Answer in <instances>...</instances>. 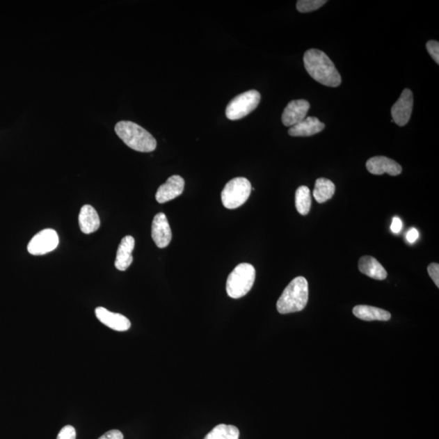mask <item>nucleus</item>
<instances>
[{
	"instance_id": "423d86ee",
	"label": "nucleus",
	"mask_w": 439,
	"mask_h": 439,
	"mask_svg": "<svg viewBox=\"0 0 439 439\" xmlns=\"http://www.w3.org/2000/svg\"><path fill=\"white\" fill-rule=\"evenodd\" d=\"M260 102V94L257 90L246 91L230 101L226 107V118L230 120L242 119L257 109Z\"/></svg>"
},
{
	"instance_id": "2eb2a0df",
	"label": "nucleus",
	"mask_w": 439,
	"mask_h": 439,
	"mask_svg": "<svg viewBox=\"0 0 439 439\" xmlns=\"http://www.w3.org/2000/svg\"><path fill=\"white\" fill-rule=\"evenodd\" d=\"M325 124L314 117H308L301 122L294 125L288 130V134L293 137L312 136L325 129Z\"/></svg>"
},
{
	"instance_id": "b1692460",
	"label": "nucleus",
	"mask_w": 439,
	"mask_h": 439,
	"mask_svg": "<svg viewBox=\"0 0 439 439\" xmlns=\"http://www.w3.org/2000/svg\"><path fill=\"white\" fill-rule=\"evenodd\" d=\"M56 439H76L75 428L72 426L63 427Z\"/></svg>"
},
{
	"instance_id": "aec40b11",
	"label": "nucleus",
	"mask_w": 439,
	"mask_h": 439,
	"mask_svg": "<svg viewBox=\"0 0 439 439\" xmlns=\"http://www.w3.org/2000/svg\"><path fill=\"white\" fill-rule=\"evenodd\" d=\"M239 429L231 424H221L211 429L205 439H239Z\"/></svg>"
},
{
	"instance_id": "9d476101",
	"label": "nucleus",
	"mask_w": 439,
	"mask_h": 439,
	"mask_svg": "<svg viewBox=\"0 0 439 439\" xmlns=\"http://www.w3.org/2000/svg\"><path fill=\"white\" fill-rule=\"evenodd\" d=\"M310 104L305 99L292 100L285 109L282 120L285 127H292L306 118Z\"/></svg>"
},
{
	"instance_id": "9b49d317",
	"label": "nucleus",
	"mask_w": 439,
	"mask_h": 439,
	"mask_svg": "<svg viewBox=\"0 0 439 439\" xmlns=\"http://www.w3.org/2000/svg\"><path fill=\"white\" fill-rule=\"evenodd\" d=\"M185 181L179 175H173L168 178L165 184L158 188L156 199L160 204L176 199L184 191Z\"/></svg>"
},
{
	"instance_id": "1a4fd4ad",
	"label": "nucleus",
	"mask_w": 439,
	"mask_h": 439,
	"mask_svg": "<svg viewBox=\"0 0 439 439\" xmlns=\"http://www.w3.org/2000/svg\"><path fill=\"white\" fill-rule=\"evenodd\" d=\"M152 237L159 248L168 247L172 240V230L163 212H160L154 217L152 225Z\"/></svg>"
},
{
	"instance_id": "bb28decb",
	"label": "nucleus",
	"mask_w": 439,
	"mask_h": 439,
	"mask_svg": "<svg viewBox=\"0 0 439 439\" xmlns=\"http://www.w3.org/2000/svg\"><path fill=\"white\" fill-rule=\"evenodd\" d=\"M403 228V223L402 221L399 218V217H394L392 226H390V229L394 234H399L400 231H401Z\"/></svg>"
},
{
	"instance_id": "6e6552de",
	"label": "nucleus",
	"mask_w": 439,
	"mask_h": 439,
	"mask_svg": "<svg viewBox=\"0 0 439 439\" xmlns=\"http://www.w3.org/2000/svg\"><path fill=\"white\" fill-rule=\"evenodd\" d=\"M413 107V95L412 90L405 89L392 109L393 122L399 127H404L411 118Z\"/></svg>"
},
{
	"instance_id": "cd10ccee",
	"label": "nucleus",
	"mask_w": 439,
	"mask_h": 439,
	"mask_svg": "<svg viewBox=\"0 0 439 439\" xmlns=\"http://www.w3.org/2000/svg\"><path fill=\"white\" fill-rule=\"evenodd\" d=\"M418 231L417 229L412 228L407 234V240L410 244H414L418 239Z\"/></svg>"
},
{
	"instance_id": "6ab92c4d",
	"label": "nucleus",
	"mask_w": 439,
	"mask_h": 439,
	"mask_svg": "<svg viewBox=\"0 0 439 439\" xmlns=\"http://www.w3.org/2000/svg\"><path fill=\"white\" fill-rule=\"evenodd\" d=\"M335 192V185L332 181L327 178H318L315 183L314 191H313V196L315 200L323 204L334 196Z\"/></svg>"
},
{
	"instance_id": "7ed1b4c3",
	"label": "nucleus",
	"mask_w": 439,
	"mask_h": 439,
	"mask_svg": "<svg viewBox=\"0 0 439 439\" xmlns=\"http://www.w3.org/2000/svg\"><path fill=\"white\" fill-rule=\"evenodd\" d=\"M308 301V283L305 278L293 279L280 296L277 310L281 314H288L305 310Z\"/></svg>"
},
{
	"instance_id": "a211bd4d",
	"label": "nucleus",
	"mask_w": 439,
	"mask_h": 439,
	"mask_svg": "<svg viewBox=\"0 0 439 439\" xmlns=\"http://www.w3.org/2000/svg\"><path fill=\"white\" fill-rule=\"evenodd\" d=\"M353 314L360 320L387 321L392 318L388 311L373 306L357 305L353 308Z\"/></svg>"
},
{
	"instance_id": "0eeeda50",
	"label": "nucleus",
	"mask_w": 439,
	"mask_h": 439,
	"mask_svg": "<svg viewBox=\"0 0 439 439\" xmlns=\"http://www.w3.org/2000/svg\"><path fill=\"white\" fill-rule=\"evenodd\" d=\"M59 245V236L52 229L41 230L28 244V252L33 255H42L52 252Z\"/></svg>"
},
{
	"instance_id": "ddd939ff",
	"label": "nucleus",
	"mask_w": 439,
	"mask_h": 439,
	"mask_svg": "<svg viewBox=\"0 0 439 439\" xmlns=\"http://www.w3.org/2000/svg\"><path fill=\"white\" fill-rule=\"evenodd\" d=\"M95 315L101 323L115 331H127L131 326L127 317L110 312L103 307L96 308Z\"/></svg>"
},
{
	"instance_id": "4be33fe9",
	"label": "nucleus",
	"mask_w": 439,
	"mask_h": 439,
	"mask_svg": "<svg viewBox=\"0 0 439 439\" xmlns=\"http://www.w3.org/2000/svg\"><path fill=\"white\" fill-rule=\"evenodd\" d=\"M326 2L325 0H300L297 2L296 7L298 12L306 13L317 10Z\"/></svg>"
},
{
	"instance_id": "39448f33",
	"label": "nucleus",
	"mask_w": 439,
	"mask_h": 439,
	"mask_svg": "<svg viewBox=\"0 0 439 439\" xmlns=\"http://www.w3.org/2000/svg\"><path fill=\"white\" fill-rule=\"evenodd\" d=\"M252 192V185L245 177H235L221 192V201L226 209H235L245 204Z\"/></svg>"
},
{
	"instance_id": "f8f14e48",
	"label": "nucleus",
	"mask_w": 439,
	"mask_h": 439,
	"mask_svg": "<svg viewBox=\"0 0 439 439\" xmlns=\"http://www.w3.org/2000/svg\"><path fill=\"white\" fill-rule=\"evenodd\" d=\"M368 171L374 175H383L388 173L390 176H397L402 173V167L397 162L385 157L370 158L366 163Z\"/></svg>"
},
{
	"instance_id": "dca6fc26",
	"label": "nucleus",
	"mask_w": 439,
	"mask_h": 439,
	"mask_svg": "<svg viewBox=\"0 0 439 439\" xmlns=\"http://www.w3.org/2000/svg\"><path fill=\"white\" fill-rule=\"evenodd\" d=\"M79 223L81 232L89 234L98 230L100 226L99 216L97 211L90 205H84L81 207Z\"/></svg>"
},
{
	"instance_id": "5701e85b",
	"label": "nucleus",
	"mask_w": 439,
	"mask_h": 439,
	"mask_svg": "<svg viewBox=\"0 0 439 439\" xmlns=\"http://www.w3.org/2000/svg\"><path fill=\"white\" fill-rule=\"evenodd\" d=\"M426 49L429 54L431 55L434 60L439 64V43L437 41L431 40L426 43Z\"/></svg>"
},
{
	"instance_id": "f03ea898",
	"label": "nucleus",
	"mask_w": 439,
	"mask_h": 439,
	"mask_svg": "<svg viewBox=\"0 0 439 439\" xmlns=\"http://www.w3.org/2000/svg\"><path fill=\"white\" fill-rule=\"evenodd\" d=\"M115 131L133 150L140 152H152L156 150L157 143L155 138L136 123L122 120L115 125Z\"/></svg>"
},
{
	"instance_id": "f3484780",
	"label": "nucleus",
	"mask_w": 439,
	"mask_h": 439,
	"mask_svg": "<svg viewBox=\"0 0 439 439\" xmlns=\"http://www.w3.org/2000/svg\"><path fill=\"white\" fill-rule=\"evenodd\" d=\"M360 271L371 278L384 280L388 277V273L377 260L369 255L362 257L358 263Z\"/></svg>"
},
{
	"instance_id": "a878e982",
	"label": "nucleus",
	"mask_w": 439,
	"mask_h": 439,
	"mask_svg": "<svg viewBox=\"0 0 439 439\" xmlns=\"http://www.w3.org/2000/svg\"><path fill=\"white\" fill-rule=\"evenodd\" d=\"M99 439H124V436L118 429H112V431L105 433Z\"/></svg>"
},
{
	"instance_id": "f257e3e1",
	"label": "nucleus",
	"mask_w": 439,
	"mask_h": 439,
	"mask_svg": "<svg viewBox=\"0 0 439 439\" xmlns=\"http://www.w3.org/2000/svg\"><path fill=\"white\" fill-rule=\"evenodd\" d=\"M303 63L308 74L318 83L330 88H337L341 84L340 72L325 52L308 50L303 56Z\"/></svg>"
},
{
	"instance_id": "20e7f679",
	"label": "nucleus",
	"mask_w": 439,
	"mask_h": 439,
	"mask_svg": "<svg viewBox=\"0 0 439 439\" xmlns=\"http://www.w3.org/2000/svg\"><path fill=\"white\" fill-rule=\"evenodd\" d=\"M255 269L252 264L243 263L236 266L226 282V292L232 298L245 296L253 288Z\"/></svg>"
},
{
	"instance_id": "393cba45",
	"label": "nucleus",
	"mask_w": 439,
	"mask_h": 439,
	"mask_svg": "<svg viewBox=\"0 0 439 439\" xmlns=\"http://www.w3.org/2000/svg\"><path fill=\"white\" fill-rule=\"evenodd\" d=\"M428 273L437 287H439V265L437 263H432L428 266Z\"/></svg>"
},
{
	"instance_id": "4468645a",
	"label": "nucleus",
	"mask_w": 439,
	"mask_h": 439,
	"mask_svg": "<svg viewBox=\"0 0 439 439\" xmlns=\"http://www.w3.org/2000/svg\"><path fill=\"white\" fill-rule=\"evenodd\" d=\"M134 246L135 240L130 235L125 236L120 242L115 260V266L120 271H125L131 265Z\"/></svg>"
},
{
	"instance_id": "412c9836",
	"label": "nucleus",
	"mask_w": 439,
	"mask_h": 439,
	"mask_svg": "<svg viewBox=\"0 0 439 439\" xmlns=\"http://www.w3.org/2000/svg\"><path fill=\"white\" fill-rule=\"evenodd\" d=\"M312 197L310 188L302 186L296 192V207L298 214L306 216L310 211Z\"/></svg>"
}]
</instances>
